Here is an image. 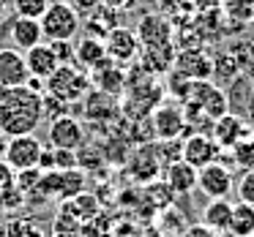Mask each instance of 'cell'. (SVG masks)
Masks as SVG:
<instances>
[{"instance_id":"obj_1","label":"cell","mask_w":254,"mask_h":237,"mask_svg":"<svg viewBox=\"0 0 254 237\" xmlns=\"http://www.w3.org/2000/svg\"><path fill=\"white\" fill-rule=\"evenodd\" d=\"M41 120V93H33L30 88L0 90V131L8 139L36 134Z\"/></svg>"},{"instance_id":"obj_2","label":"cell","mask_w":254,"mask_h":237,"mask_svg":"<svg viewBox=\"0 0 254 237\" xmlns=\"http://www.w3.org/2000/svg\"><path fill=\"white\" fill-rule=\"evenodd\" d=\"M39 22H41L44 41H71L82 28V17L68 0H52Z\"/></svg>"},{"instance_id":"obj_3","label":"cell","mask_w":254,"mask_h":237,"mask_svg":"<svg viewBox=\"0 0 254 237\" xmlns=\"http://www.w3.org/2000/svg\"><path fill=\"white\" fill-rule=\"evenodd\" d=\"M44 85H47L44 93L61 98L63 104H74V101L85 98V93L90 90V77L82 68L74 66V63H63V66H58V71Z\"/></svg>"},{"instance_id":"obj_4","label":"cell","mask_w":254,"mask_h":237,"mask_svg":"<svg viewBox=\"0 0 254 237\" xmlns=\"http://www.w3.org/2000/svg\"><path fill=\"white\" fill-rule=\"evenodd\" d=\"M186 101L197 104L208 120H216V117H221V115L230 112L227 109V106H230L227 93L221 90V85H213L210 79H197V82H191V90H189Z\"/></svg>"},{"instance_id":"obj_5","label":"cell","mask_w":254,"mask_h":237,"mask_svg":"<svg viewBox=\"0 0 254 237\" xmlns=\"http://www.w3.org/2000/svg\"><path fill=\"white\" fill-rule=\"evenodd\" d=\"M41 150H44V142H41L36 134H25V137H11L8 139V147H6V161L14 172H22V169H33L39 166L41 158Z\"/></svg>"},{"instance_id":"obj_6","label":"cell","mask_w":254,"mask_h":237,"mask_svg":"<svg viewBox=\"0 0 254 237\" xmlns=\"http://www.w3.org/2000/svg\"><path fill=\"white\" fill-rule=\"evenodd\" d=\"M104 49H107V60H112L115 66H131L139 57L142 47L134 30L128 28H112L104 36Z\"/></svg>"},{"instance_id":"obj_7","label":"cell","mask_w":254,"mask_h":237,"mask_svg":"<svg viewBox=\"0 0 254 237\" xmlns=\"http://www.w3.org/2000/svg\"><path fill=\"white\" fill-rule=\"evenodd\" d=\"M197 188L208 199H230L232 188H235V177L224 164H208L197 169Z\"/></svg>"},{"instance_id":"obj_8","label":"cell","mask_w":254,"mask_h":237,"mask_svg":"<svg viewBox=\"0 0 254 237\" xmlns=\"http://www.w3.org/2000/svg\"><path fill=\"white\" fill-rule=\"evenodd\" d=\"M210 137H213V142L219 144L221 150H232L238 142L254 137V131H252V126H249V120H243L241 115L227 112V115H221V117L213 120V126H210Z\"/></svg>"},{"instance_id":"obj_9","label":"cell","mask_w":254,"mask_h":237,"mask_svg":"<svg viewBox=\"0 0 254 237\" xmlns=\"http://www.w3.org/2000/svg\"><path fill=\"white\" fill-rule=\"evenodd\" d=\"M221 155V147L213 142L210 134H191L181 142V158L191 164L194 169H202L208 164H216Z\"/></svg>"},{"instance_id":"obj_10","label":"cell","mask_w":254,"mask_h":237,"mask_svg":"<svg viewBox=\"0 0 254 237\" xmlns=\"http://www.w3.org/2000/svg\"><path fill=\"white\" fill-rule=\"evenodd\" d=\"M85 144V126L71 115H61L50 120V147L58 150H74L77 153Z\"/></svg>"},{"instance_id":"obj_11","label":"cell","mask_w":254,"mask_h":237,"mask_svg":"<svg viewBox=\"0 0 254 237\" xmlns=\"http://www.w3.org/2000/svg\"><path fill=\"white\" fill-rule=\"evenodd\" d=\"M137 39L142 49H161V47H172V22L164 19L161 14H145L139 19Z\"/></svg>"},{"instance_id":"obj_12","label":"cell","mask_w":254,"mask_h":237,"mask_svg":"<svg viewBox=\"0 0 254 237\" xmlns=\"http://www.w3.org/2000/svg\"><path fill=\"white\" fill-rule=\"evenodd\" d=\"M153 134L159 142H167V139H181L183 131H186V117H183V109L178 104H159L153 109Z\"/></svg>"},{"instance_id":"obj_13","label":"cell","mask_w":254,"mask_h":237,"mask_svg":"<svg viewBox=\"0 0 254 237\" xmlns=\"http://www.w3.org/2000/svg\"><path fill=\"white\" fill-rule=\"evenodd\" d=\"M30 79L25 57L19 49H0V90H11V88H25Z\"/></svg>"},{"instance_id":"obj_14","label":"cell","mask_w":254,"mask_h":237,"mask_svg":"<svg viewBox=\"0 0 254 237\" xmlns=\"http://www.w3.org/2000/svg\"><path fill=\"white\" fill-rule=\"evenodd\" d=\"M25 66H28V74L30 77H36V79H50L52 74L58 71V57H55V49H52L47 41H41V44H36V47H30V49H25Z\"/></svg>"},{"instance_id":"obj_15","label":"cell","mask_w":254,"mask_h":237,"mask_svg":"<svg viewBox=\"0 0 254 237\" xmlns=\"http://www.w3.org/2000/svg\"><path fill=\"white\" fill-rule=\"evenodd\" d=\"M164 183H167V188H170L175 196H181V193H191L194 188H197V169L181 158V161H175V164L164 166Z\"/></svg>"},{"instance_id":"obj_16","label":"cell","mask_w":254,"mask_h":237,"mask_svg":"<svg viewBox=\"0 0 254 237\" xmlns=\"http://www.w3.org/2000/svg\"><path fill=\"white\" fill-rule=\"evenodd\" d=\"M230 218H232L230 199H208V204L202 207V215H199V224L219 232V235H227L230 232Z\"/></svg>"},{"instance_id":"obj_17","label":"cell","mask_w":254,"mask_h":237,"mask_svg":"<svg viewBox=\"0 0 254 237\" xmlns=\"http://www.w3.org/2000/svg\"><path fill=\"white\" fill-rule=\"evenodd\" d=\"M8 33L17 49H30V47L41 44L44 33H41V22L39 19H28V17H14L8 25Z\"/></svg>"},{"instance_id":"obj_18","label":"cell","mask_w":254,"mask_h":237,"mask_svg":"<svg viewBox=\"0 0 254 237\" xmlns=\"http://www.w3.org/2000/svg\"><path fill=\"white\" fill-rule=\"evenodd\" d=\"M104 60H107L104 39L85 36L82 41L74 44V66H79V68H99Z\"/></svg>"},{"instance_id":"obj_19","label":"cell","mask_w":254,"mask_h":237,"mask_svg":"<svg viewBox=\"0 0 254 237\" xmlns=\"http://www.w3.org/2000/svg\"><path fill=\"white\" fill-rule=\"evenodd\" d=\"M90 85H99V90L107 93V95H118L123 88H126V77H123L121 66H115L112 60H104L99 68H93Z\"/></svg>"},{"instance_id":"obj_20","label":"cell","mask_w":254,"mask_h":237,"mask_svg":"<svg viewBox=\"0 0 254 237\" xmlns=\"http://www.w3.org/2000/svg\"><path fill=\"white\" fill-rule=\"evenodd\" d=\"M230 235H235V237H252L254 235V204H249V202L232 204Z\"/></svg>"},{"instance_id":"obj_21","label":"cell","mask_w":254,"mask_h":237,"mask_svg":"<svg viewBox=\"0 0 254 237\" xmlns=\"http://www.w3.org/2000/svg\"><path fill=\"white\" fill-rule=\"evenodd\" d=\"M219 11L230 22H254V0H219Z\"/></svg>"},{"instance_id":"obj_22","label":"cell","mask_w":254,"mask_h":237,"mask_svg":"<svg viewBox=\"0 0 254 237\" xmlns=\"http://www.w3.org/2000/svg\"><path fill=\"white\" fill-rule=\"evenodd\" d=\"M230 153H232V164H235L238 169H243V172H252L254 169V137L238 142Z\"/></svg>"},{"instance_id":"obj_23","label":"cell","mask_w":254,"mask_h":237,"mask_svg":"<svg viewBox=\"0 0 254 237\" xmlns=\"http://www.w3.org/2000/svg\"><path fill=\"white\" fill-rule=\"evenodd\" d=\"M52 0H11L14 17H28V19H41Z\"/></svg>"},{"instance_id":"obj_24","label":"cell","mask_w":254,"mask_h":237,"mask_svg":"<svg viewBox=\"0 0 254 237\" xmlns=\"http://www.w3.org/2000/svg\"><path fill=\"white\" fill-rule=\"evenodd\" d=\"M41 175H44V172H41L39 166H33V169H22V172H14V186H17L22 193H30V191H36Z\"/></svg>"},{"instance_id":"obj_25","label":"cell","mask_w":254,"mask_h":237,"mask_svg":"<svg viewBox=\"0 0 254 237\" xmlns=\"http://www.w3.org/2000/svg\"><path fill=\"white\" fill-rule=\"evenodd\" d=\"M183 11H194L191 8V0H159V14L164 19H178Z\"/></svg>"},{"instance_id":"obj_26","label":"cell","mask_w":254,"mask_h":237,"mask_svg":"<svg viewBox=\"0 0 254 237\" xmlns=\"http://www.w3.org/2000/svg\"><path fill=\"white\" fill-rule=\"evenodd\" d=\"M238 196H241V202L254 204V169L243 172V177L238 180Z\"/></svg>"},{"instance_id":"obj_27","label":"cell","mask_w":254,"mask_h":237,"mask_svg":"<svg viewBox=\"0 0 254 237\" xmlns=\"http://www.w3.org/2000/svg\"><path fill=\"white\" fill-rule=\"evenodd\" d=\"M52 153H55V169L58 172L74 169V166H77V153H74V150H58V147H52Z\"/></svg>"},{"instance_id":"obj_28","label":"cell","mask_w":254,"mask_h":237,"mask_svg":"<svg viewBox=\"0 0 254 237\" xmlns=\"http://www.w3.org/2000/svg\"><path fill=\"white\" fill-rule=\"evenodd\" d=\"M47 44L55 49V57H58V63H74V47H71V41H47Z\"/></svg>"},{"instance_id":"obj_29","label":"cell","mask_w":254,"mask_h":237,"mask_svg":"<svg viewBox=\"0 0 254 237\" xmlns=\"http://www.w3.org/2000/svg\"><path fill=\"white\" fill-rule=\"evenodd\" d=\"M181 237H221V235L213 229H208V226H202V224H191L181 232Z\"/></svg>"},{"instance_id":"obj_30","label":"cell","mask_w":254,"mask_h":237,"mask_svg":"<svg viewBox=\"0 0 254 237\" xmlns=\"http://www.w3.org/2000/svg\"><path fill=\"white\" fill-rule=\"evenodd\" d=\"M11 186H14V169L0 158V191H6V188H11Z\"/></svg>"},{"instance_id":"obj_31","label":"cell","mask_w":254,"mask_h":237,"mask_svg":"<svg viewBox=\"0 0 254 237\" xmlns=\"http://www.w3.org/2000/svg\"><path fill=\"white\" fill-rule=\"evenodd\" d=\"M191 8L197 14H213L219 11V0H191Z\"/></svg>"},{"instance_id":"obj_32","label":"cell","mask_w":254,"mask_h":237,"mask_svg":"<svg viewBox=\"0 0 254 237\" xmlns=\"http://www.w3.org/2000/svg\"><path fill=\"white\" fill-rule=\"evenodd\" d=\"M39 169H41V172H55V153H52V147H44V150H41Z\"/></svg>"},{"instance_id":"obj_33","label":"cell","mask_w":254,"mask_h":237,"mask_svg":"<svg viewBox=\"0 0 254 237\" xmlns=\"http://www.w3.org/2000/svg\"><path fill=\"white\" fill-rule=\"evenodd\" d=\"M96 3H101V0H74L71 6L77 8V14L82 17L85 11H93V8H96Z\"/></svg>"},{"instance_id":"obj_34","label":"cell","mask_w":254,"mask_h":237,"mask_svg":"<svg viewBox=\"0 0 254 237\" xmlns=\"http://www.w3.org/2000/svg\"><path fill=\"white\" fill-rule=\"evenodd\" d=\"M101 6L112 8V11H121V8H128V6H134V0H101Z\"/></svg>"},{"instance_id":"obj_35","label":"cell","mask_w":254,"mask_h":237,"mask_svg":"<svg viewBox=\"0 0 254 237\" xmlns=\"http://www.w3.org/2000/svg\"><path fill=\"white\" fill-rule=\"evenodd\" d=\"M246 115H249V126H252V131H254V88H252L249 101H246Z\"/></svg>"},{"instance_id":"obj_36","label":"cell","mask_w":254,"mask_h":237,"mask_svg":"<svg viewBox=\"0 0 254 237\" xmlns=\"http://www.w3.org/2000/svg\"><path fill=\"white\" fill-rule=\"evenodd\" d=\"M6 147H8V137H6L3 131H0V158L6 155Z\"/></svg>"},{"instance_id":"obj_37","label":"cell","mask_w":254,"mask_h":237,"mask_svg":"<svg viewBox=\"0 0 254 237\" xmlns=\"http://www.w3.org/2000/svg\"><path fill=\"white\" fill-rule=\"evenodd\" d=\"M6 11H8V0H0V19L6 17Z\"/></svg>"},{"instance_id":"obj_38","label":"cell","mask_w":254,"mask_h":237,"mask_svg":"<svg viewBox=\"0 0 254 237\" xmlns=\"http://www.w3.org/2000/svg\"><path fill=\"white\" fill-rule=\"evenodd\" d=\"M170 237H181V235H170Z\"/></svg>"},{"instance_id":"obj_39","label":"cell","mask_w":254,"mask_h":237,"mask_svg":"<svg viewBox=\"0 0 254 237\" xmlns=\"http://www.w3.org/2000/svg\"><path fill=\"white\" fill-rule=\"evenodd\" d=\"M252 237H254V235H252Z\"/></svg>"}]
</instances>
